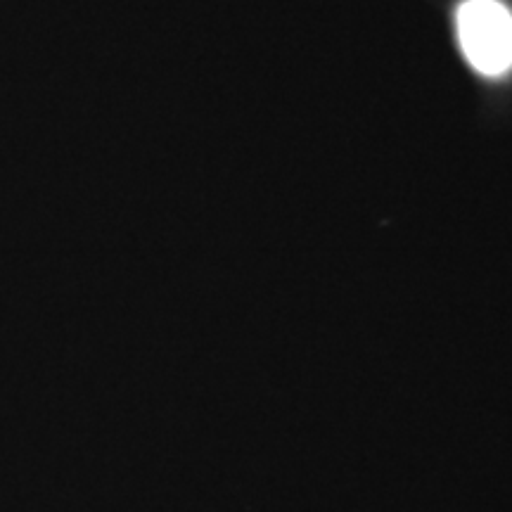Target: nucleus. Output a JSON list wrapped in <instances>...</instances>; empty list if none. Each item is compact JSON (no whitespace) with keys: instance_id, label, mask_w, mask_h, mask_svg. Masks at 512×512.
<instances>
[{"instance_id":"f257e3e1","label":"nucleus","mask_w":512,"mask_h":512,"mask_svg":"<svg viewBox=\"0 0 512 512\" xmlns=\"http://www.w3.org/2000/svg\"><path fill=\"white\" fill-rule=\"evenodd\" d=\"M458 46L475 72L503 76L512 69V12L501 0H465L456 12Z\"/></svg>"}]
</instances>
